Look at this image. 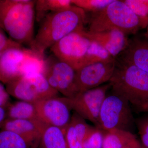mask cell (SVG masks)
Listing matches in <instances>:
<instances>
[{"mask_svg": "<svg viewBox=\"0 0 148 148\" xmlns=\"http://www.w3.org/2000/svg\"><path fill=\"white\" fill-rule=\"evenodd\" d=\"M86 20L85 12L74 5L48 14L40 21L30 48L44 55L46 51L67 35L85 29Z\"/></svg>", "mask_w": 148, "mask_h": 148, "instance_id": "6da1fadb", "label": "cell"}, {"mask_svg": "<svg viewBox=\"0 0 148 148\" xmlns=\"http://www.w3.org/2000/svg\"><path fill=\"white\" fill-rule=\"evenodd\" d=\"M50 49L56 57L76 71L88 64L115 58L99 44L90 39L85 29L67 35Z\"/></svg>", "mask_w": 148, "mask_h": 148, "instance_id": "7a4b0ae2", "label": "cell"}, {"mask_svg": "<svg viewBox=\"0 0 148 148\" xmlns=\"http://www.w3.org/2000/svg\"><path fill=\"white\" fill-rule=\"evenodd\" d=\"M36 1L0 0V28L21 45L30 46L34 38Z\"/></svg>", "mask_w": 148, "mask_h": 148, "instance_id": "3957f363", "label": "cell"}, {"mask_svg": "<svg viewBox=\"0 0 148 148\" xmlns=\"http://www.w3.org/2000/svg\"><path fill=\"white\" fill-rule=\"evenodd\" d=\"M112 92L135 108L148 102V73L116 58V66L109 81Z\"/></svg>", "mask_w": 148, "mask_h": 148, "instance_id": "277c9868", "label": "cell"}, {"mask_svg": "<svg viewBox=\"0 0 148 148\" xmlns=\"http://www.w3.org/2000/svg\"><path fill=\"white\" fill-rule=\"evenodd\" d=\"M140 28H143L140 18L123 1L114 0L102 10L93 13L88 32L117 29L127 35L135 34Z\"/></svg>", "mask_w": 148, "mask_h": 148, "instance_id": "5b68a950", "label": "cell"}, {"mask_svg": "<svg viewBox=\"0 0 148 148\" xmlns=\"http://www.w3.org/2000/svg\"><path fill=\"white\" fill-rule=\"evenodd\" d=\"M5 87L10 95L19 101L34 103L59 94L50 86L43 74L20 77L6 84Z\"/></svg>", "mask_w": 148, "mask_h": 148, "instance_id": "8992f818", "label": "cell"}, {"mask_svg": "<svg viewBox=\"0 0 148 148\" xmlns=\"http://www.w3.org/2000/svg\"><path fill=\"white\" fill-rule=\"evenodd\" d=\"M129 104L113 93L107 95L100 110L99 128L106 131L119 129L131 132L133 119Z\"/></svg>", "mask_w": 148, "mask_h": 148, "instance_id": "52a82bcc", "label": "cell"}, {"mask_svg": "<svg viewBox=\"0 0 148 148\" xmlns=\"http://www.w3.org/2000/svg\"><path fill=\"white\" fill-rule=\"evenodd\" d=\"M52 54L46 58L44 75L54 90L64 97L73 98L79 92L76 81V71Z\"/></svg>", "mask_w": 148, "mask_h": 148, "instance_id": "ba28073f", "label": "cell"}, {"mask_svg": "<svg viewBox=\"0 0 148 148\" xmlns=\"http://www.w3.org/2000/svg\"><path fill=\"white\" fill-rule=\"evenodd\" d=\"M111 88L110 83L98 87L79 92L69 98L71 109L84 119L88 120L99 128V114L101 106Z\"/></svg>", "mask_w": 148, "mask_h": 148, "instance_id": "9c48e42d", "label": "cell"}, {"mask_svg": "<svg viewBox=\"0 0 148 148\" xmlns=\"http://www.w3.org/2000/svg\"><path fill=\"white\" fill-rule=\"evenodd\" d=\"M34 104L40 120L47 125L56 126L66 131L71 118L69 98L56 96Z\"/></svg>", "mask_w": 148, "mask_h": 148, "instance_id": "30bf717a", "label": "cell"}, {"mask_svg": "<svg viewBox=\"0 0 148 148\" xmlns=\"http://www.w3.org/2000/svg\"><path fill=\"white\" fill-rule=\"evenodd\" d=\"M34 52L23 45L5 51L0 57V81L6 85L23 76L28 61Z\"/></svg>", "mask_w": 148, "mask_h": 148, "instance_id": "8fae6325", "label": "cell"}, {"mask_svg": "<svg viewBox=\"0 0 148 148\" xmlns=\"http://www.w3.org/2000/svg\"><path fill=\"white\" fill-rule=\"evenodd\" d=\"M116 66V58L98 61L76 71V81L79 92L98 87L110 81Z\"/></svg>", "mask_w": 148, "mask_h": 148, "instance_id": "7c38bea8", "label": "cell"}, {"mask_svg": "<svg viewBox=\"0 0 148 148\" xmlns=\"http://www.w3.org/2000/svg\"><path fill=\"white\" fill-rule=\"evenodd\" d=\"M47 125L39 119H7L1 130L16 133L23 138L32 148H37L40 146L43 131Z\"/></svg>", "mask_w": 148, "mask_h": 148, "instance_id": "4fadbf2b", "label": "cell"}, {"mask_svg": "<svg viewBox=\"0 0 148 148\" xmlns=\"http://www.w3.org/2000/svg\"><path fill=\"white\" fill-rule=\"evenodd\" d=\"M87 35L115 58L126 48L129 42L127 35L117 29L97 33H90L87 31Z\"/></svg>", "mask_w": 148, "mask_h": 148, "instance_id": "5bb4252c", "label": "cell"}, {"mask_svg": "<svg viewBox=\"0 0 148 148\" xmlns=\"http://www.w3.org/2000/svg\"><path fill=\"white\" fill-rule=\"evenodd\" d=\"M119 59L132 64L148 73V38L135 37L129 39L127 47Z\"/></svg>", "mask_w": 148, "mask_h": 148, "instance_id": "9a60e30c", "label": "cell"}, {"mask_svg": "<svg viewBox=\"0 0 148 148\" xmlns=\"http://www.w3.org/2000/svg\"><path fill=\"white\" fill-rule=\"evenodd\" d=\"M41 148H69L66 131L53 125H47L41 138Z\"/></svg>", "mask_w": 148, "mask_h": 148, "instance_id": "2e32d148", "label": "cell"}, {"mask_svg": "<svg viewBox=\"0 0 148 148\" xmlns=\"http://www.w3.org/2000/svg\"><path fill=\"white\" fill-rule=\"evenodd\" d=\"M5 110L7 119H39L35 104L31 102L22 101H18L13 103L11 102Z\"/></svg>", "mask_w": 148, "mask_h": 148, "instance_id": "e0dca14e", "label": "cell"}, {"mask_svg": "<svg viewBox=\"0 0 148 148\" xmlns=\"http://www.w3.org/2000/svg\"><path fill=\"white\" fill-rule=\"evenodd\" d=\"M135 139L132 132L126 130L113 129L104 131L102 148H123Z\"/></svg>", "mask_w": 148, "mask_h": 148, "instance_id": "ac0fdd59", "label": "cell"}, {"mask_svg": "<svg viewBox=\"0 0 148 148\" xmlns=\"http://www.w3.org/2000/svg\"><path fill=\"white\" fill-rule=\"evenodd\" d=\"M72 5L71 0H37L35 4L36 20L40 22L48 14L68 8Z\"/></svg>", "mask_w": 148, "mask_h": 148, "instance_id": "d6986e66", "label": "cell"}, {"mask_svg": "<svg viewBox=\"0 0 148 148\" xmlns=\"http://www.w3.org/2000/svg\"><path fill=\"white\" fill-rule=\"evenodd\" d=\"M0 148H32L19 135L8 130H0Z\"/></svg>", "mask_w": 148, "mask_h": 148, "instance_id": "ffe728a7", "label": "cell"}, {"mask_svg": "<svg viewBox=\"0 0 148 148\" xmlns=\"http://www.w3.org/2000/svg\"><path fill=\"white\" fill-rule=\"evenodd\" d=\"M126 5L140 18L142 28L148 24V0H124Z\"/></svg>", "mask_w": 148, "mask_h": 148, "instance_id": "44dd1931", "label": "cell"}, {"mask_svg": "<svg viewBox=\"0 0 148 148\" xmlns=\"http://www.w3.org/2000/svg\"><path fill=\"white\" fill-rule=\"evenodd\" d=\"M114 0H71L73 5L86 12L96 13L105 8Z\"/></svg>", "mask_w": 148, "mask_h": 148, "instance_id": "7402d4cb", "label": "cell"}, {"mask_svg": "<svg viewBox=\"0 0 148 148\" xmlns=\"http://www.w3.org/2000/svg\"><path fill=\"white\" fill-rule=\"evenodd\" d=\"M70 123L73 125L77 135L82 142L93 128L88 124L85 119L75 112L72 115Z\"/></svg>", "mask_w": 148, "mask_h": 148, "instance_id": "603a6c76", "label": "cell"}, {"mask_svg": "<svg viewBox=\"0 0 148 148\" xmlns=\"http://www.w3.org/2000/svg\"><path fill=\"white\" fill-rule=\"evenodd\" d=\"M104 131L98 127H93L82 141L83 148H102Z\"/></svg>", "mask_w": 148, "mask_h": 148, "instance_id": "cb8c5ba5", "label": "cell"}, {"mask_svg": "<svg viewBox=\"0 0 148 148\" xmlns=\"http://www.w3.org/2000/svg\"><path fill=\"white\" fill-rule=\"evenodd\" d=\"M66 137L69 148H83L82 142L77 135L73 125L70 123L66 130Z\"/></svg>", "mask_w": 148, "mask_h": 148, "instance_id": "d4e9b609", "label": "cell"}, {"mask_svg": "<svg viewBox=\"0 0 148 148\" xmlns=\"http://www.w3.org/2000/svg\"><path fill=\"white\" fill-rule=\"evenodd\" d=\"M137 125L142 144L144 147L148 148V116L138 119Z\"/></svg>", "mask_w": 148, "mask_h": 148, "instance_id": "484cf974", "label": "cell"}, {"mask_svg": "<svg viewBox=\"0 0 148 148\" xmlns=\"http://www.w3.org/2000/svg\"><path fill=\"white\" fill-rule=\"evenodd\" d=\"M20 45H22L8 37L3 29L0 28V57L8 49Z\"/></svg>", "mask_w": 148, "mask_h": 148, "instance_id": "4316f807", "label": "cell"}, {"mask_svg": "<svg viewBox=\"0 0 148 148\" xmlns=\"http://www.w3.org/2000/svg\"><path fill=\"white\" fill-rule=\"evenodd\" d=\"M10 103V95L3 84L0 81V107L6 109Z\"/></svg>", "mask_w": 148, "mask_h": 148, "instance_id": "83f0119b", "label": "cell"}, {"mask_svg": "<svg viewBox=\"0 0 148 148\" xmlns=\"http://www.w3.org/2000/svg\"><path fill=\"white\" fill-rule=\"evenodd\" d=\"M7 119V116L5 109L0 107V130L1 129Z\"/></svg>", "mask_w": 148, "mask_h": 148, "instance_id": "f1b7e54d", "label": "cell"}, {"mask_svg": "<svg viewBox=\"0 0 148 148\" xmlns=\"http://www.w3.org/2000/svg\"><path fill=\"white\" fill-rule=\"evenodd\" d=\"M123 148H143V147H142L141 144L136 138L135 140L131 141L130 143H129L128 145Z\"/></svg>", "mask_w": 148, "mask_h": 148, "instance_id": "f546056e", "label": "cell"}, {"mask_svg": "<svg viewBox=\"0 0 148 148\" xmlns=\"http://www.w3.org/2000/svg\"><path fill=\"white\" fill-rule=\"evenodd\" d=\"M136 109H137V110L139 112H148V102L144 104L143 106L138 107Z\"/></svg>", "mask_w": 148, "mask_h": 148, "instance_id": "4dcf8cb0", "label": "cell"}, {"mask_svg": "<svg viewBox=\"0 0 148 148\" xmlns=\"http://www.w3.org/2000/svg\"><path fill=\"white\" fill-rule=\"evenodd\" d=\"M146 36L148 37V27H147V34L146 35Z\"/></svg>", "mask_w": 148, "mask_h": 148, "instance_id": "1f68e13d", "label": "cell"}]
</instances>
